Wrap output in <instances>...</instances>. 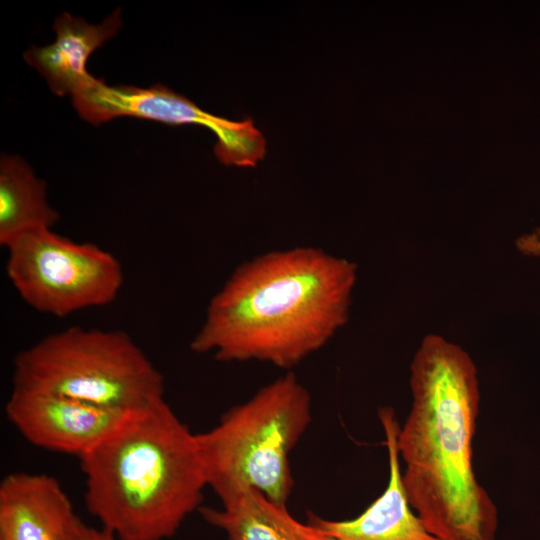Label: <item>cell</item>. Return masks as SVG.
Listing matches in <instances>:
<instances>
[{
	"label": "cell",
	"instance_id": "obj_6",
	"mask_svg": "<svg viewBox=\"0 0 540 540\" xmlns=\"http://www.w3.org/2000/svg\"><path fill=\"white\" fill-rule=\"evenodd\" d=\"M6 249L11 285L27 305L47 315L64 318L106 306L123 286V269L112 253L50 228L27 233Z\"/></svg>",
	"mask_w": 540,
	"mask_h": 540
},
{
	"label": "cell",
	"instance_id": "obj_9",
	"mask_svg": "<svg viewBox=\"0 0 540 540\" xmlns=\"http://www.w3.org/2000/svg\"><path fill=\"white\" fill-rule=\"evenodd\" d=\"M378 417L388 453L385 490L355 518L331 520L307 512V522L322 529L330 540H438L424 527L406 497L397 449L400 425L393 408L381 407Z\"/></svg>",
	"mask_w": 540,
	"mask_h": 540
},
{
	"label": "cell",
	"instance_id": "obj_10",
	"mask_svg": "<svg viewBox=\"0 0 540 540\" xmlns=\"http://www.w3.org/2000/svg\"><path fill=\"white\" fill-rule=\"evenodd\" d=\"M78 516L54 477L12 472L0 483V540H69Z\"/></svg>",
	"mask_w": 540,
	"mask_h": 540
},
{
	"label": "cell",
	"instance_id": "obj_8",
	"mask_svg": "<svg viewBox=\"0 0 540 540\" xmlns=\"http://www.w3.org/2000/svg\"><path fill=\"white\" fill-rule=\"evenodd\" d=\"M5 414L32 445L80 460L109 437L131 413L13 388L5 404Z\"/></svg>",
	"mask_w": 540,
	"mask_h": 540
},
{
	"label": "cell",
	"instance_id": "obj_14",
	"mask_svg": "<svg viewBox=\"0 0 540 540\" xmlns=\"http://www.w3.org/2000/svg\"><path fill=\"white\" fill-rule=\"evenodd\" d=\"M69 540H118L109 530L96 528L84 523L79 517L76 518L69 536Z\"/></svg>",
	"mask_w": 540,
	"mask_h": 540
},
{
	"label": "cell",
	"instance_id": "obj_5",
	"mask_svg": "<svg viewBox=\"0 0 540 540\" xmlns=\"http://www.w3.org/2000/svg\"><path fill=\"white\" fill-rule=\"evenodd\" d=\"M13 388L133 413L164 398V377L130 335L73 326L15 357Z\"/></svg>",
	"mask_w": 540,
	"mask_h": 540
},
{
	"label": "cell",
	"instance_id": "obj_1",
	"mask_svg": "<svg viewBox=\"0 0 540 540\" xmlns=\"http://www.w3.org/2000/svg\"><path fill=\"white\" fill-rule=\"evenodd\" d=\"M409 381L412 403L397 449L411 508L438 540H495L498 511L473 465L480 386L472 357L429 333L413 356Z\"/></svg>",
	"mask_w": 540,
	"mask_h": 540
},
{
	"label": "cell",
	"instance_id": "obj_12",
	"mask_svg": "<svg viewBox=\"0 0 540 540\" xmlns=\"http://www.w3.org/2000/svg\"><path fill=\"white\" fill-rule=\"evenodd\" d=\"M203 519L227 540H330L319 527L300 522L257 490H247L222 507H201Z\"/></svg>",
	"mask_w": 540,
	"mask_h": 540
},
{
	"label": "cell",
	"instance_id": "obj_15",
	"mask_svg": "<svg viewBox=\"0 0 540 540\" xmlns=\"http://www.w3.org/2000/svg\"><path fill=\"white\" fill-rule=\"evenodd\" d=\"M515 247L523 255L540 257V228L518 237Z\"/></svg>",
	"mask_w": 540,
	"mask_h": 540
},
{
	"label": "cell",
	"instance_id": "obj_13",
	"mask_svg": "<svg viewBox=\"0 0 540 540\" xmlns=\"http://www.w3.org/2000/svg\"><path fill=\"white\" fill-rule=\"evenodd\" d=\"M59 214L48 203L46 185L19 157L0 161V244L7 248L19 237L52 229Z\"/></svg>",
	"mask_w": 540,
	"mask_h": 540
},
{
	"label": "cell",
	"instance_id": "obj_3",
	"mask_svg": "<svg viewBox=\"0 0 540 540\" xmlns=\"http://www.w3.org/2000/svg\"><path fill=\"white\" fill-rule=\"evenodd\" d=\"M88 512L118 540H166L207 487L197 437L164 400L131 413L80 459Z\"/></svg>",
	"mask_w": 540,
	"mask_h": 540
},
{
	"label": "cell",
	"instance_id": "obj_11",
	"mask_svg": "<svg viewBox=\"0 0 540 540\" xmlns=\"http://www.w3.org/2000/svg\"><path fill=\"white\" fill-rule=\"evenodd\" d=\"M121 26L119 9L99 25L63 12L53 24L55 41L44 47L32 46L24 59L46 79L53 93L72 96L95 79L86 70L88 58Z\"/></svg>",
	"mask_w": 540,
	"mask_h": 540
},
{
	"label": "cell",
	"instance_id": "obj_7",
	"mask_svg": "<svg viewBox=\"0 0 540 540\" xmlns=\"http://www.w3.org/2000/svg\"><path fill=\"white\" fill-rule=\"evenodd\" d=\"M78 114L92 124L129 116L167 125H200L217 138L214 152L224 165L255 167L266 155V139L250 117L231 121L200 109L191 100L168 87L108 86L95 78L72 95Z\"/></svg>",
	"mask_w": 540,
	"mask_h": 540
},
{
	"label": "cell",
	"instance_id": "obj_4",
	"mask_svg": "<svg viewBox=\"0 0 540 540\" xmlns=\"http://www.w3.org/2000/svg\"><path fill=\"white\" fill-rule=\"evenodd\" d=\"M312 420L309 391L289 372L197 433L207 487L222 504L257 490L286 506L294 480L289 454Z\"/></svg>",
	"mask_w": 540,
	"mask_h": 540
},
{
	"label": "cell",
	"instance_id": "obj_2",
	"mask_svg": "<svg viewBox=\"0 0 540 540\" xmlns=\"http://www.w3.org/2000/svg\"><path fill=\"white\" fill-rule=\"evenodd\" d=\"M357 272L356 263L315 247L260 255L212 297L190 349L292 368L347 323Z\"/></svg>",
	"mask_w": 540,
	"mask_h": 540
}]
</instances>
